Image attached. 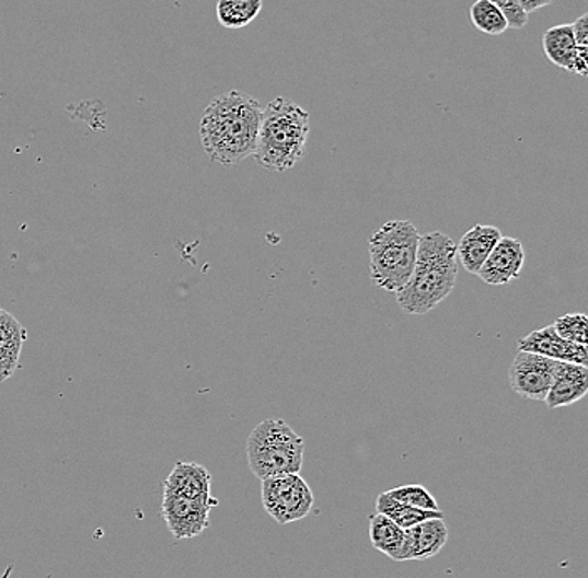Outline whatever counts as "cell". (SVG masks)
Listing matches in <instances>:
<instances>
[{
  "instance_id": "cell-1",
  "label": "cell",
  "mask_w": 588,
  "mask_h": 578,
  "mask_svg": "<svg viewBox=\"0 0 588 578\" xmlns=\"http://www.w3.org/2000/svg\"><path fill=\"white\" fill-rule=\"evenodd\" d=\"M261 114L260 101L234 89L215 97L199 124L208 158L222 166H237L254 155Z\"/></svg>"
},
{
  "instance_id": "cell-2",
  "label": "cell",
  "mask_w": 588,
  "mask_h": 578,
  "mask_svg": "<svg viewBox=\"0 0 588 578\" xmlns=\"http://www.w3.org/2000/svg\"><path fill=\"white\" fill-rule=\"evenodd\" d=\"M457 246L450 236L434 231L418 241L415 268L396 301L405 313L422 316L450 297L457 285Z\"/></svg>"
},
{
  "instance_id": "cell-3",
  "label": "cell",
  "mask_w": 588,
  "mask_h": 578,
  "mask_svg": "<svg viewBox=\"0 0 588 578\" xmlns=\"http://www.w3.org/2000/svg\"><path fill=\"white\" fill-rule=\"evenodd\" d=\"M310 136V116L303 107L276 97L261 114L254 158L266 170H291L304 155Z\"/></svg>"
},
{
  "instance_id": "cell-4",
  "label": "cell",
  "mask_w": 588,
  "mask_h": 578,
  "mask_svg": "<svg viewBox=\"0 0 588 578\" xmlns=\"http://www.w3.org/2000/svg\"><path fill=\"white\" fill-rule=\"evenodd\" d=\"M419 233L410 221H388L370 238L371 281L399 293L412 278Z\"/></svg>"
},
{
  "instance_id": "cell-5",
  "label": "cell",
  "mask_w": 588,
  "mask_h": 578,
  "mask_svg": "<svg viewBox=\"0 0 588 578\" xmlns=\"http://www.w3.org/2000/svg\"><path fill=\"white\" fill-rule=\"evenodd\" d=\"M304 441L285 420L261 421L247 438V463L260 479L300 473Z\"/></svg>"
},
{
  "instance_id": "cell-6",
  "label": "cell",
  "mask_w": 588,
  "mask_h": 578,
  "mask_svg": "<svg viewBox=\"0 0 588 578\" xmlns=\"http://www.w3.org/2000/svg\"><path fill=\"white\" fill-rule=\"evenodd\" d=\"M261 482H263L261 488L263 507L279 525L304 519L313 508V492L301 478L300 473L269 476Z\"/></svg>"
},
{
  "instance_id": "cell-7",
  "label": "cell",
  "mask_w": 588,
  "mask_h": 578,
  "mask_svg": "<svg viewBox=\"0 0 588 578\" xmlns=\"http://www.w3.org/2000/svg\"><path fill=\"white\" fill-rule=\"evenodd\" d=\"M557 363L535 352L518 351L508 370V383L517 395L543 402L552 386Z\"/></svg>"
},
{
  "instance_id": "cell-8",
  "label": "cell",
  "mask_w": 588,
  "mask_h": 578,
  "mask_svg": "<svg viewBox=\"0 0 588 578\" xmlns=\"http://www.w3.org/2000/svg\"><path fill=\"white\" fill-rule=\"evenodd\" d=\"M216 501L189 500L164 490L161 511L168 529L176 540L196 539L209 529V513Z\"/></svg>"
},
{
  "instance_id": "cell-9",
  "label": "cell",
  "mask_w": 588,
  "mask_h": 578,
  "mask_svg": "<svg viewBox=\"0 0 588 578\" xmlns=\"http://www.w3.org/2000/svg\"><path fill=\"white\" fill-rule=\"evenodd\" d=\"M523 263H526L523 244L515 238L501 236L480 268L479 276L486 285H508L520 278Z\"/></svg>"
},
{
  "instance_id": "cell-10",
  "label": "cell",
  "mask_w": 588,
  "mask_h": 578,
  "mask_svg": "<svg viewBox=\"0 0 588 578\" xmlns=\"http://www.w3.org/2000/svg\"><path fill=\"white\" fill-rule=\"evenodd\" d=\"M518 351L535 352V355L550 358V360L584 365V367H587L588 361L587 346L575 345V343L561 338L552 325L535 330L526 338L518 339Z\"/></svg>"
},
{
  "instance_id": "cell-11",
  "label": "cell",
  "mask_w": 588,
  "mask_h": 578,
  "mask_svg": "<svg viewBox=\"0 0 588 578\" xmlns=\"http://www.w3.org/2000/svg\"><path fill=\"white\" fill-rule=\"evenodd\" d=\"M448 540V529L443 519H428L405 530L399 562L427 560L435 557Z\"/></svg>"
},
{
  "instance_id": "cell-12",
  "label": "cell",
  "mask_w": 588,
  "mask_h": 578,
  "mask_svg": "<svg viewBox=\"0 0 588 578\" xmlns=\"http://www.w3.org/2000/svg\"><path fill=\"white\" fill-rule=\"evenodd\" d=\"M588 392V370L584 365L564 363L558 361L553 374L552 386H550L546 403L550 409L570 406L580 402Z\"/></svg>"
},
{
  "instance_id": "cell-13",
  "label": "cell",
  "mask_w": 588,
  "mask_h": 578,
  "mask_svg": "<svg viewBox=\"0 0 588 578\" xmlns=\"http://www.w3.org/2000/svg\"><path fill=\"white\" fill-rule=\"evenodd\" d=\"M164 490L189 500L216 501L211 495V473L199 463L177 462L164 482Z\"/></svg>"
},
{
  "instance_id": "cell-14",
  "label": "cell",
  "mask_w": 588,
  "mask_h": 578,
  "mask_svg": "<svg viewBox=\"0 0 588 578\" xmlns=\"http://www.w3.org/2000/svg\"><path fill=\"white\" fill-rule=\"evenodd\" d=\"M500 238L501 231L489 224H476L469 233L463 234L462 241L457 246V256L463 268L472 275H479L480 268Z\"/></svg>"
},
{
  "instance_id": "cell-15",
  "label": "cell",
  "mask_w": 588,
  "mask_h": 578,
  "mask_svg": "<svg viewBox=\"0 0 588 578\" xmlns=\"http://www.w3.org/2000/svg\"><path fill=\"white\" fill-rule=\"evenodd\" d=\"M25 339L27 332L19 323L18 317L9 311L0 310V383L14 377L19 370Z\"/></svg>"
},
{
  "instance_id": "cell-16",
  "label": "cell",
  "mask_w": 588,
  "mask_h": 578,
  "mask_svg": "<svg viewBox=\"0 0 588 578\" xmlns=\"http://www.w3.org/2000/svg\"><path fill=\"white\" fill-rule=\"evenodd\" d=\"M543 53L546 59L557 66L572 72L574 69L575 57L578 54L577 43H575L574 28L572 24L555 25L543 34Z\"/></svg>"
},
{
  "instance_id": "cell-17",
  "label": "cell",
  "mask_w": 588,
  "mask_h": 578,
  "mask_svg": "<svg viewBox=\"0 0 588 578\" xmlns=\"http://www.w3.org/2000/svg\"><path fill=\"white\" fill-rule=\"evenodd\" d=\"M377 511L381 516L388 517L393 520L396 525L402 527L403 530L415 527L416 523L425 522L428 519H443V511H430L422 510V508L410 507V505L402 504V501L395 500L388 495V492L381 494L377 500Z\"/></svg>"
},
{
  "instance_id": "cell-18",
  "label": "cell",
  "mask_w": 588,
  "mask_h": 578,
  "mask_svg": "<svg viewBox=\"0 0 588 578\" xmlns=\"http://www.w3.org/2000/svg\"><path fill=\"white\" fill-rule=\"evenodd\" d=\"M370 539L377 551L399 562L403 539H405V530L402 527L396 525L388 517L377 513L370 520Z\"/></svg>"
},
{
  "instance_id": "cell-19",
  "label": "cell",
  "mask_w": 588,
  "mask_h": 578,
  "mask_svg": "<svg viewBox=\"0 0 588 578\" xmlns=\"http://www.w3.org/2000/svg\"><path fill=\"white\" fill-rule=\"evenodd\" d=\"M263 0H218L216 15L226 28H243L260 15Z\"/></svg>"
},
{
  "instance_id": "cell-20",
  "label": "cell",
  "mask_w": 588,
  "mask_h": 578,
  "mask_svg": "<svg viewBox=\"0 0 588 578\" xmlns=\"http://www.w3.org/2000/svg\"><path fill=\"white\" fill-rule=\"evenodd\" d=\"M470 21L486 36H500L508 31L507 19L489 0H476L470 8Z\"/></svg>"
},
{
  "instance_id": "cell-21",
  "label": "cell",
  "mask_w": 588,
  "mask_h": 578,
  "mask_svg": "<svg viewBox=\"0 0 588 578\" xmlns=\"http://www.w3.org/2000/svg\"><path fill=\"white\" fill-rule=\"evenodd\" d=\"M552 326L561 338L575 343V345L587 346L588 320L585 314H565V316L558 317Z\"/></svg>"
},
{
  "instance_id": "cell-22",
  "label": "cell",
  "mask_w": 588,
  "mask_h": 578,
  "mask_svg": "<svg viewBox=\"0 0 588 578\" xmlns=\"http://www.w3.org/2000/svg\"><path fill=\"white\" fill-rule=\"evenodd\" d=\"M388 495L402 504L410 505V507L440 511L434 495L422 485H405V487L393 488V490H388Z\"/></svg>"
},
{
  "instance_id": "cell-23",
  "label": "cell",
  "mask_w": 588,
  "mask_h": 578,
  "mask_svg": "<svg viewBox=\"0 0 588 578\" xmlns=\"http://www.w3.org/2000/svg\"><path fill=\"white\" fill-rule=\"evenodd\" d=\"M495 8L500 9L501 14L505 15L508 22V28H520L526 27L527 22H529V14L521 11L518 0H489Z\"/></svg>"
},
{
  "instance_id": "cell-24",
  "label": "cell",
  "mask_w": 588,
  "mask_h": 578,
  "mask_svg": "<svg viewBox=\"0 0 588 578\" xmlns=\"http://www.w3.org/2000/svg\"><path fill=\"white\" fill-rule=\"evenodd\" d=\"M572 28H574V37L577 47L588 49V15H580V18L572 24Z\"/></svg>"
},
{
  "instance_id": "cell-25",
  "label": "cell",
  "mask_w": 588,
  "mask_h": 578,
  "mask_svg": "<svg viewBox=\"0 0 588 578\" xmlns=\"http://www.w3.org/2000/svg\"><path fill=\"white\" fill-rule=\"evenodd\" d=\"M553 0H518L521 11L526 14H532V12L540 11V9L549 8Z\"/></svg>"
}]
</instances>
